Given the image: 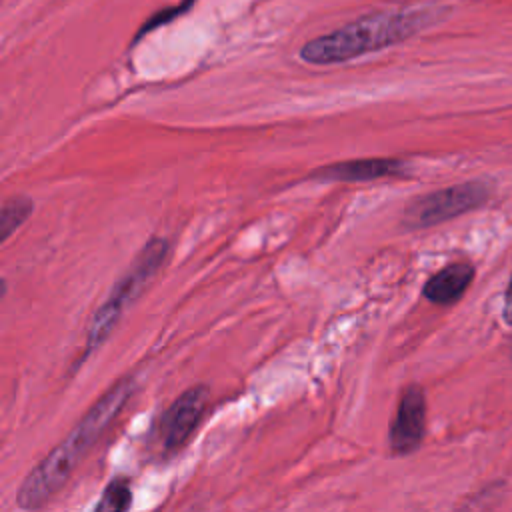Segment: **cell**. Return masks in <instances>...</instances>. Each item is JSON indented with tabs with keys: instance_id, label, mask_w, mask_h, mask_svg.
I'll use <instances>...</instances> for the list:
<instances>
[{
	"instance_id": "obj_1",
	"label": "cell",
	"mask_w": 512,
	"mask_h": 512,
	"mask_svg": "<svg viewBox=\"0 0 512 512\" xmlns=\"http://www.w3.org/2000/svg\"><path fill=\"white\" fill-rule=\"evenodd\" d=\"M132 390L134 384L130 378L120 380L82 416V420L68 432V436L24 478L16 494L20 508L42 506L66 484L90 446L124 408Z\"/></svg>"
},
{
	"instance_id": "obj_2",
	"label": "cell",
	"mask_w": 512,
	"mask_h": 512,
	"mask_svg": "<svg viewBox=\"0 0 512 512\" xmlns=\"http://www.w3.org/2000/svg\"><path fill=\"white\" fill-rule=\"evenodd\" d=\"M440 16L442 10L430 6L374 12L306 42L300 50V58L318 66L348 62L404 42L434 24Z\"/></svg>"
},
{
	"instance_id": "obj_3",
	"label": "cell",
	"mask_w": 512,
	"mask_h": 512,
	"mask_svg": "<svg viewBox=\"0 0 512 512\" xmlns=\"http://www.w3.org/2000/svg\"><path fill=\"white\" fill-rule=\"evenodd\" d=\"M166 254H168V242L164 238H150L148 244L138 252V256L132 260L124 276L112 286L110 296L94 312L86 332V348H84L86 356L98 350L106 342V338L122 318L124 310L140 296L146 284L160 270V266L166 260Z\"/></svg>"
},
{
	"instance_id": "obj_4",
	"label": "cell",
	"mask_w": 512,
	"mask_h": 512,
	"mask_svg": "<svg viewBox=\"0 0 512 512\" xmlns=\"http://www.w3.org/2000/svg\"><path fill=\"white\" fill-rule=\"evenodd\" d=\"M490 190L484 182H464L412 200L404 212V224L424 228L440 224L486 202Z\"/></svg>"
},
{
	"instance_id": "obj_5",
	"label": "cell",
	"mask_w": 512,
	"mask_h": 512,
	"mask_svg": "<svg viewBox=\"0 0 512 512\" xmlns=\"http://www.w3.org/2000/svg\"><path fill=\"white\" fill-rule=\"evenodd\" d=\"M208 400V388L206 386H192L186 392H182L162 414L158 424V440L162 446V452L172 454L178 452L196 426L202 420L204 408Z\"/></svg>"
},
{
	"instance_id": "obj_6",
	"label": "cell",
	"mask_w": 512,
	"mask_h": 512,
	"mask_svg": "<svg viewBox=\"0 0 512 512\" xmlns=\"http://www.w3.org/2000/svg\"><path fill=\"white\" fill-rule=\"evenodd\" d=\"M426 430V396L418 384L408 386L400 400L390 424V448L394 454L414 452Z\"/></svg>"
},
{
	"instance_id": "obj_7",
	"label": "cell",
	"mask_w": 512,
	"mask_h": 512,
	"mask_svg": "<svg viewBox=\"0 0 512 512\" xmlns=\"http://www.w3.org/2000/svg\"><path fill=\"white\" fill-rule=\"evenodd\" d=\"M406 164L396 158H360L338 164H328L312 172V178L336 182H366L378 178L404 176Z\"/></svg>"
},
{
	"instance_id": "obj_8",
	"label": "cell",
	"mask_w": 512,
	"mask_h": 512,
	"mask_svg": "<svg viewBox=\"0 0 512 512\" xmlns=\"http://www.w3.org/2000/svg\"><path fill=\"white\" fill-rule=\"evenodd\" d=\"M472 278L474 268L466 262H456L430 276L422 288V294L434 304H452L466 292Z\"/></svg>"
},
{
	"instance_id": "obj_9",
	"label": "cell",
	"mask_w": 512,
	"mask_h": 512,
	"mask_svg": "<svg viewBox=\"0 0 512 512\" xmlns=\"http://www.w3.org/2000/svg\"><path fill=\"white\" fill-rule=\"evenodd\" d=\"M34 210V204L24 198V196H14V198H8L4 204H2V216H0V240L6 242L10 238V234L32 214Z\"/></svg>"
},
{
	"instance_id": "obj_10",
	"label": "cell",
	"mask_w": 512,
	"mask_h": 512,
	"mask_svg": "<svg viewBox=\"0 0 512 512\" xmlns=\"http://www.w3.org/2000/svg\"><path fill=\"white\" fill-rule=\"evenodd\" d=\"M132 506V488L126 478H114L104 488L100 500L96 502V510H128Z\"/></svg>"
},
{
	"instance_id": "obj_11",
	"label": "cell",
	"mask_w": 512,
	"mask_h": 512,
	"mask_svg": "<svg viewBox=\"0 0 512 512\" xmlns=\"http://www.w3.org/2000/svg\"><path fill=\"white\" fill-rule=\"evenodd\" d=\"M504 318L512 324V280L508 284V290H506V304H504Z\"/></svg>"
}]
</instances>
